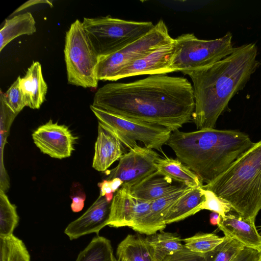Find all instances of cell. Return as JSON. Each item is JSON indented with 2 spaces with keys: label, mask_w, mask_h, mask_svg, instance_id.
I'll return each mask as SVG.
<instances>
[{
  "label": "cell",
  "mask_w": 261,
  "mask_h": 261,
  "mask_svg": "<svg viewBox=\"0 0 261 261\" xmlns=\"http://www.w3.org/2000/svg\"><path fill=\"white\" fill-rule=\"evenodd\" d=\"M92 105L172 132L192 120L195 98L187 79L163 74L127 83L106 84L95 93Z\"/></svg>",
  "instance_id": "cell-1"
},
{
  "label": "cell",
  "mask_w": 261,
  "mask_h": 261,
  "mask_svg": "<svg viewBox=\"0 0 261 261\" xmlns=\"http://www.w3.org/2000/svg\"><path fill=\"white\" fill-rule=\"evenodd\" d=\"M255 43L235 47L226 58L211 65L183 72L193 83L195 109L192 120L198 130L215 128L229 102L243 90L261 65Z\"/></svg>",
  "instance_id": "cell-2"
},
{
  "label": "cell",
  "mask_w": 261,
  "mask_h": 261,
  "mask_svg": "<svg viewBox=\"0 0 261 261\" xmlns=\"http://www.w3.org/2000/svg\"><path fill=\"white\" fill-rule=\"evenodd\" d=\"M254 143L247 134L238 130L207 128L190 132L175 130L166 144L202 184H208Z\"/></svg>",
  "instance_id": "cell-3"
},
{
  "label": "cell",
  "mask_w": 261,
  "mask_h": 261,
  "mask_svg": "<svg viewBox=\"0 0 261 261\" xmlns=\"http://www.w3.org/2000/svg\"><path fill=\"white\" fill-rule=\"evenodd\" d=\"M201 188L229 203L239 216L255 222L261 210V140Z\"/></svg>",
  "instance_id": "cell-4"
},
{
  "label": "cell",
  "mask_w": 261,
  "mask_h": 261,
  "mask_svg": "<svg viewBox=\"0 0 261 261\" xmlns=\"http://www.w3.org/2000/svg\"><path fill=\"white\" fill-rule=\"evenodd\" d=\"M84 29L99 57L113 53L148 33L151 21L126 20L111 16L84 17Z\"/></svg>",
  "instance_id": "cell-5"
},
{
  "label": "cell",
  "mask_w": 261,
  "mask_h": 261,
  "mask_svg": "<svg viewBox=\"0 0 261 261\" xmlns=\"http://www.w3.org/2000/svg\"><path fill=\"white\" fill-rule=\"evenodd\" d=\"M64 54L68 83L84 88H97L99 57L79 19L66 32Z\"/></svg>",
  "instance_id": "cell-6"
},
{
  "label": "cell",
  "mask_w": 261,
  "mask_h": 261,
  "mask_svg": "<svg viewBox=\"0 0 261 261\" xmlns=\"http://www.w3.org/2000/svg\"><path fill=\"white\" fill-rule=\"evenodd\" d=\"M232 39L230 32L213 40L200 39L192 33L177 37L171 65L173 72L194 70L226 58L235 49Z\"/></svg>",
  "instance_id": "cell-7"
},
{
  "label": "cell",
  "mask_w": 261,
  "mask_h": 261,
  "mask_svg": "<svg viewBox=\"0 0 261 261\" xmlns=\"http://www.w3.org/2000/svg\"><path fill=\"white\" fill-rule=\"evenodd\" d=\"M90 108L98 122L114 132L129 150L136 146V141H139L147 148L163 152L162 147L172 132L165 126L122 117L92 105Z\"/></svg>",
  "instance_id": "cell-8"
},
{
  "label": "cell",
  "mask_w": 261,
  "mask_h": 261,
  "mask_svg": "<svg viewBox=\"0 0 261 261\" xmlns=\"http://www.w3.org/2000/svg\"><path fill=\"white\" fill-rule=\"evenodd\" d=\"M174 41L165 22L160 19L142 37L113 53L99 57L96 69L97 80L112 81L115 75L126 65Z\"/></svg>",
  "instance_id": "cell-9"
},
{
  "label": "cell",
  "mask_w": 261,
  "mask_h": 261,
  "mask_svg": "<svg viewBox=\"0 0 261 261\" xmlns=\"http://www.w3.org/2000/svg\"><path fill=\"white\" fill-rule=\"evenodd\" d=\"M160 158L152 149L137 145L120 158L116 167L107 171L106 179L118 178L122 185L131 188L157 171L155 163Z\"/></svg>",
  "instance_id": "cell-10"
},
{
  "label": "cell",
  "mask_w": 261,
  "mask_h": 261,
  "mask_svg": "<svg viewBox=\"0 0 261 261\" xmlns=\"http://www.w3.org/2000/svg\"><path fill=\"white\" fill-rule=\"evenodd\" d=\"M32 138L43 153L58 159L70 156L77 139L67 126L51 120L38 127Z\"/></svg>",
  "instance_id": "cell-11"
},
{
  "label": "cell",
  "mask_w": 261,
  "mask_h": 261,
  "mask_svg": "<svg viewBox=\"0 0 261 261\" xmlns=\"http://www.w3.org/2000/svg\"><path fill=\"white\" fill-rule=\"evenodd\" d=\"M151 203L139 200L132 195L129 187L122 185L115 193L111 201L108 225L132 228L147 213Z\"/></svg>",
  "instance_id": "cell-12"
},
{
  "label": "cell",
  "mask_w": 261,
  "mask_h": 261,
  "mask_svg": "<svg viewBox=\"0 0 261 261\" xmlns=\"http://www.w3.org/2000/svg\"><path fill=\"white\" fill-rule=\"evenodd\" d=\"M175 39L173 42L158 48L146 56L123 67L112 81L132 76L163 74L173 72L172 62L175 53Z\"/></svg>",
  "instance_id": "cell-13"
},
{
  "label": "cell",
  "mask_w": 261,
  "mask_h": 261,
  "mask_svg": "<svg viewBox=\"0 0 261 261\" xmlns=\"http://www.w3.org/2000/svg\"><path fill=\"white\" fill-rule=\"evenodd\" d=\"M111 203L105 196L99 195L86 212L67 225L64 233L70 240L92 233L98 234L108 225Z\"/></svg>",
  "instance_id": "cell-14"
},
{
  "label": "cell",
  "mask_w": 261,
  "mask_h": 261,
  "mask_svg": "<svg viewBox=\"0 0 261 261\" xmlns=\"http://www.w3.org/2000/svg\"><path fill=\"white\" fill-rule=\"evenodd\" d=\"M191 189L181 184L175 190L152 201L147 213L136 223L132 229L146 236L163 231L167 225L163 220L170 207L180 197Z\"/></svg>",
  "instance_id": "cell-15"
},
{
  "label": "cell",
  "mask_w": 261,
  "mask_h": 261,
  "mask_svg": "<svg viewBox=\"0 0 261 261\" xmlns=\"http://www.w3.org/2000/svg\"><path fill=\"white\" fill-rule=\"evenodd\" d=\"M98 124L92 167L102 172L127 152L126 146L114 132L98 121Z\"/></svg>",
  "instance_id": "cell-16"
},
{
  "label": "cell",
  "mask_w": 261,
  "mask_h": 261,
  "mask_svg": "<svg viewBox=\"0 0 261 261\" xmlns=\"http://www.w3.org/2000/svg\"><path fill=\"white\" fill-rule=\"evenodd\" d=\"M224 236L235 239L245 247L261 252V236L255 222L247 220L237 214L228 213L217 225Z\"/></svg>",
  "instance_id": "cell-17"
},
{
  "label": "cell",
  "mask_w": 261,
  "mask_h": 261,
  "mask_svg": "<svg viewBox=\"0 0 261 261\" xmlns=\"http://www.w3.org/2000/svg\"><path fill=\"white\" fill-rule=\"evenodd\" d=\"M20 87L26 107L39 109L45 100L47 91L39 62H33L28 68L25 75L20 79Z\"/></svg>",
  "instance_id": "cell-18"
},
{
  "label": "cell",
  "mask_w": 261,
  "mask_h": 261,
  "mask_svg": "<svg viewBox=\"0 0 261 261\" xmlns=\"http://www.w3.org/2000/svg\"><path fill=\"white\" fill-rule=\"evenodd\" d=\"M180 185H173L172 179L156 171L145 180L130 188V190L139 200L152 202L175 190Z\"/></svg>",
  "instance_id": "cell-19"
},
{
  "label": "cell",
  "mask_w": 261,
  "mask_h": 261,
  "mask_svg": "<svg viewBox=\"0 0 261 261\" xmlns=\"http://www.w3.org/2000/svg\"><path fill=\"white\" fill-rule=\"evenodd\" d=\"M201 188H192L172 204L163 220L166 225L183 220L198 213L197 208L204 200Z\"/></svg>",
  "instance_id": "cell-20"
},
{
  "label": "cell",
  "mask_w": 261,
  "mask_h": 261,
  "mask_svg": "<svg viewBox=\"0 0 261 261\" xmlns=\"http://www.w3.org/2000/svg\"><path fill=\"white\" fill-rule=\"evenodd\" d=\"M155 167L159 174L189 188H195L203 185L198 176L177 159L160 158L155 163Z\"/></svg>",
  "instance_id": "cell-21"
},
{
  "label": "cell",
  "mask_w": 261,
  "mask_h": 261,
  "mask_svg": "<svg viewBox=\"0 0 261 261\" xmlns=\"http://www.w3.org/2000/svg\"><path fill=\"white\" fill-rule=\"evenodd\" d=\"M36 31V21L30 12L15 15L6 19L0 30V51L15 38L23 35H32Z\"/></svg>",
  "instance_id": "cell-22"
},
{
  "label": "cell",
  "mask_w": 261,
  "mask_h": 261,
  "mask_svg": "<svg viewBox=\"0 0 261 261\" xmlns=\"http://www.w3.org/2000/svg\"><path fill=\"white\" fill-rule=\"evenodd\" d=\"M117 258L128 261H156L145 238L136 234L127 235L118 245Z\"/></svg>",
  "instance_id": "cell-23"
},
{
  "label": "cell",
  "mask_w": 261,
  "mask_h": 261,
  "mask_svg": "<svg viewBox=\"0 0 261 261\" xmlns=\"http://www.w3.org/2000/svg\"><path fill=\"white\" fill-rule=\"evenodd\" d=\"M145 238L156 261H162L167 256L182 250V240L176 233L160 231Z\"/></svg>",
  "instance_id": "cell-24"
},
{
  "label": "cell",
  "mask_w": 261,
  "mask_h": 261,
  "mask_svg": "<svg viewBox=\"0 0 261 261\" xmlns=\"http://www.w3.org/2000/svg\"><path fill=\"white\" fill-rule=\"evenodd\" d=\"M114 257L111 241L98 236L80 252L76 261H113Z\"/></svg>",
  "instance_id": "cell-25"
},
{
  "label": "cell",
  "mask_w": 261,
  "mask_h": 261,
  "mask_svg": "<svg viewBox=\"0 0 261 261\" xmlns=\"http://www.w3.org/2000/svg\"><path fill=\"white\" fill-rule=\"evenodd\" d=\"M19 216L16 206L10 201L2 189L0 190V238H6L13 234L17 226Z\"/></svg>",
  "instance_id": "cell-26"
},
{
  "label": "cell",
  "mask_w": 261,
  "mask_h": 261,
  "mask_svg": "<svg viewBox=\"0 0 261 261\" xmlns=\"http://www.w3.org/2000/svg\"><path fill=\"white\" fill-rule=\"evenodd\" d=\"M224 239V236L221 237L215 233H197L182 239V242L184 247L189 250L206 254L213 250Z\"/></svg>",
  "instance_id": "cell-27"
},
{
  "label": "cell",
  "mask_w": 261,
  "mask_h": 261,
  "mask_svg": "<svg viewBox=\"0 0 261 261\" xmlns=\"http://www.w3.org/2000/svg\"><path fill=\"white\" fill-rule=\"evenodd\" d=\"M244 247L237 240L224 236L221 244L205 254L207 261H231Z\"/></svg>",
  "instance_id": "cell-28"
},
{
  "label": "cell",
  "mask_w": 261,
  "mask_h": 261,
  "mask_svg": "<svg viewBox=\"0 0 261 261\" xmlns=\"http://www.w3.org/2000/svg\"><path fill=\"white\" fill-rule=\"evenodd\" d=\"M200 191L204 196V200L197 208V212L203 210L215 212L224 217L232 207L229 203L219 198L213 192L201 188Z\"/></svg>",
  "instance_id": "cell-29"
},
{
  "label": "cell",
  "mask_w": 261,
  "mask_h": 261,
  "mask_svg": "<svg viewBox=\"0 0 261 261\" xmlns=\"http://www.w3.org/2000/svg\"><path fill=\"white\" fill-rule=\"evenodd\" d=\"M20 78L18 76L7 91L5 93L3 92L6 103L16 115L26 107L20 87Z\"/></svg>",
  "instance_id": "cell-30"
},
{
  "label": "cell",
  "mask_w": 261,
  "mask_h": 261,
  "mask_svg": "<svg viewBox=\"0 0 261 261\" xmlns=\"http://www.w3.org/2000/svg\"><path fill=\"white\" fill-rule=\"evenodd\" d=\"M6 238L8 244V261H30V253L21 240L14 234Z\"/></svg>",
  "instance_id": "cell-31"
},
{
  "label": "cell",
  "mask_w": 261,
  "mask_h": 261,
  "mask_svg": "<svg viewBox=\"0 0 261 261\" xmlns=\"http://www.w3.org/2000/svg\"><path fill=\"white\" fill-rule=\"evenodd\" d=\"M162 261H207L205 254L192 252L186 248L166 257Z\"/></svg>",
  "instance_id": "cell-32"
},
{
  "label": "cell",
  "mask_w": 261,
  "mask_h": 261,
  "mask_svg": "<svg viewBox=\"0 0 261 261\" xmlns=\"http://www.w3.org/2000/svg\"><path fill=\"white\" fill-rule=\"evenodd\" d=\"M260 254L257 250L244 247L231 261H258Z\"/></svg>",
  "instance_id": "cell-33"
},
{
  "label": "cell",
  "mask_w": 261,
  "mask_h": 261,
  "mask_svg": "<svg viewBox=\"0 0 261 261\" xmlns=\"http://www.w3.org/2000/svg\"><path fill=\"white\" fill-rule=\"evenodd\" d=\"M98 186L100 188V195L105 196L109 202H111L113 195V192L110 186V180L104 179L101 182L98 183Z\"/></svg>",
  "instance_id": "cell-34"
},
{
  "label": "cell",
  "mask_w": 261,
  "mask_h": 261,
  "mask_svg": "<svg viewBox=\"0 0 261 261\" xmlns=\"http://www.w3.org/2000/svg\"><path fill=\"white\" fill-rule=\"evenodd\" d=\"M72 200L71 208L73 212H80L84 207L86 196L84 193L80 194L71 198Z\"/></svg>",
  "instance_id": "cell-35"
},
{
  "label": "cell",
  "mask_w": 261,
  "mask_h": 261,
  "mask_svg": "<svg viewBox=\"0 0 261 261\" xmlns=\"http://www.w3.org/2000/svg\"><path fill=\"white\" fill-rule=\"evenodd\" d=\"M40 4H47L50 5L51 7L53 6V3L51 1H48L47 0H33V1H27L25 3L23 4L21 6L18 7L11 15V16H14L18 12L35 5Z\"/></svg>",
  "instance_id": "cell-36"
},
{
  "label": "cell",
  "mask_w": 261,
  "mask_h": 261,
  "mask_svg": "<svg viewBox=\"0 0 261 261\" xmlns=\"http://www.w3.org/2000/svg\"><path fill=\"white\" fill-rule=\"evenodd\" d=\"M109 180L111 187L114 193H115L123 184V181L118 178H115Z\"/></svg>",
  "instance_id": "cell-37"
},
{
  "label": "cell",
  "mask_w": 261,
  "mask_h": 261,
  "mask_svg": "<svg viewBox=\"0 0 261 261\" xmlns=\"http://www.w3.org/2000/svg\"><path fill=\"white\" fill-rule=\"evenodd\" d=\"M221 216L218 213L212 212L210 214V222L212 225H218L221 220Z\"/></svg>",
  "instance_id": "cell-38"
},
{
  "label": "cell",
  "mask_w": 261,
  "mask_h": 261,
  "mask_svg": "<svg viewBox=\"0 0 261 261\" xmlns=\"http://www.w3.org/2000/svg\"><path fill=\"white\" fill-rule=\"evenodd\" d=\"M113 261H119L116 257H114Z\"/></svg>",
  "instance_id": "cell-39"
},
{
  "label": "cell",
  "mask_w": 261,
  "mask_h": 261,
  "mask_svg": "<svg viewBox=\"0 0 261 261\" xmlns=\"http://www.w3.org/2000/svg\"><path fill=\"white\" fill-rule=\"evenodd\" d=\"M119 261H128L127 260V259H121V260H119Z\"/></svg>",
  "instance_id": "cell-40"
},
{
  "label": "cell",
  "mask_w": 261,
  "mask_h": 261,
  "mask_svg": "<svg viewBox=\"0 0 261 261\" xmlns=\"http://www.w3.org/2000/svg\"><path fill=\"white\" fill-rule=\"evenodd\" d=\"M258 261H261V254H260V256L259 257V259H258Z\"/></svg>",
  "instance_id": "cell-41"
},
{
  "label": "cell",
  "mask_w": 261,
  "mask_h": 261,
  "mask_svg": "<svg viewBox=\"0 0 261 261\" xmlns=\"http://www.w3.org/2000/svg\"><path fill=\"white\" fill-rule=\"evenodd\" d=\"M260 236H261V232L260 233Z\"/></svg>",
  "instance_id": "cell-42"
}]
</instances>
